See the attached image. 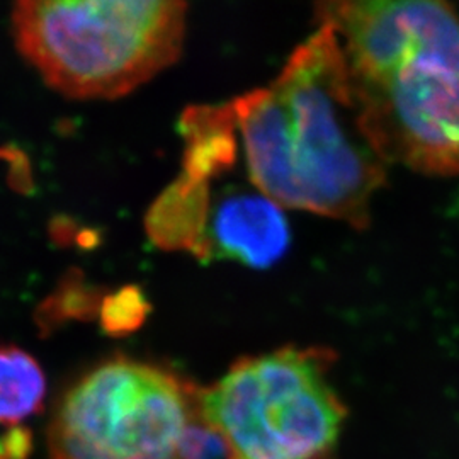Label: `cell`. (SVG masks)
I'll use <instances>...</instances> for the list:
<instances>
[{"label": "cell", "mask_w": 459, "mask_h": 459, "mask_svg": "<svg viewBox=\"0 0 459 459\" xmlns=\"http://www.w3.org/2000/svg\"><path fill=\"white\" fill-rule=\"evenodd\" d=\"M186 13L170 0H22L11 24L17 49L51 89L115 99L181 56Z\"/></svg>", "instance_id": "cell-3"}, {"label": "cell", "mask_w": 459, "mask_h": 459, "mask_svg": "<svg viewBox=\"0 0 459 459\" xmlns=\"http://www.w3.org/2000/svg\"><path fill=\"white\" fill-rule=\"evenodd\" d=\"M344 55L364 128L383 160L459 176V14L437 0L318 5Z\"/></svg>", "instance_id": "cell-2"}, {"label": "cell", "mask_w": 459, "mask_h": 459, "mask_svg": "<svg viewBox=\"0 0 459 459\" xmlns=\"http://www.w3.org/2000/svg\"><path fill=\"white\" fill-rule=\"evenodd\" d=\"M327 347H282L242 358L201 390V413L227 447V459H330L347 407Z\"/></svg>", "instance_id": "cell-4"}, {"label": "cell", "mask_w": 459, "mask_h": 459, "mask_svg": "<svg viewBox=\"0 0 459 459\" xmlns=\"http://www.w3.org/2000/svg\"><path fill=\"white\" fill-rule=\"evenodd\" d=\"M290 225L278 203L261 191H235L208 210L197 255L265 269L290 247Z\"/></svg>", "instance_id": "cell-6"}, {"label": "cell", "mask_w": 459, "mask_h": 459, "mask_svg": "<svg viewBox=\"0 0 459 459\" xmlns=\"http://www.w3.org/2000/svg\"><path fill=\"white\" fill-rule=\"evenodd\" d=\"M145 315V299L134 290H125L106 301L102 327L113 335H123L138 327Z\"/></svg>", "instance_id": "cell-8"}, {"label": "cell", "mask_w": 459, "mask_h": 459, "mask_svg": "<svg viewBox=\"0 0 459 459\" xmlns=\"http://www.w3.org/2000/svg\"><path fill=\"white\" fill-rule=\"evenodd\" d=\"M203 417L201 390L164 368L115 358L85 373L58 402L51 459H184Z\"/></svg>", "instance_id": "cell-5"}, {"label": "cell", "mask_w": 459, "mask_h": 459, "mask_svg": "<svg viewBox=\"0 0 459 459\" xmlns=\"http://www.w3.org/2000/svg\"><path fill=\"white\" fill-rule=\"evenodd\" d=\"M47 377L33 356L14 345L0 347V424L17 426L43 409Z\"/></svg>", "instance_id": "cell-7"}, {"label": "cell", "mask_w": 459, "mask_h": 459, "mask_svg": "<svg viewBox=\"0 0 459 459\" xmlns=\"http://www.w3.org/2000/svg\"><path fill=\"white\" fill-rule=\"evenodd\" d=\"M247 169L278 203L364 230L388 164L364 128L339 39L327 22L278 77L231 104Z\"/></svg>", "instance_id": "cell-1"}, {"label": "cell", "mask_w": 459, "mask_h": 459, "mask_svg": "<svg viewBox=\"0 0 459 459\" xmlns=\"http://www.w3.org/2000/svg\"><path fill=\"white\" fill-rule=\"evenodd\" d=\"M0 459H14L11 451H9V447H7V444L2 437H0Z\"/></svg>", "instance_id": "cell-9"}]
</instances>
